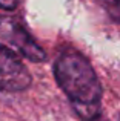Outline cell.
Instances as JSON below:
<instances>
[{"label":"cell","instance_id":"cell-1","mask_svg":"<svg viewBox=\"0 0 120 121\" xmlns=\"http://www.w3.org/2000/svg\"><path fill=\"white\" fill-rule=\"evenodd\" d=\"M54 77L75 113L85 121H96L102 107V84L92 65L75 49H65L54 63Z\"/></svg>","mask_w":120,"mask_h":121},{"label":"cell","instance_id":"cell-2","mask_svg":"<svg viewBox=\"0 0 120 121\" xmlns=\"http://www.w3.org/2000/svg\"><path fill=\"white\" fill-rule=\"evenodd\" d=\"M0 37L31 61L39 63L46 60V54L42 46L31 37V34L17 18L8 15L0 17Z\"/></svg>","mask_w":120,"mask_h":121},{"label":"cell","instance_id":"cell-3","mask_svg":"<svg viewBox=\"0 0 120 121\" xmlns=\"http://www.w3.org/2000/svg\"><path fill=\"white\" fill-rule=\"evenodd\" d=\"M31 74L9 48L0 44V91L20 92L29 87Z\"/></svg>","mask_w":120,"mask_h":121},{"label":"cell","instance_id":"cell-4","mask_svg":"<svg viewBox=\"0 0 120 121\" xmlns=\"http://www.w3.org/2000/svg\"><path fill=\"white\" fill-rule=\"evenodd\" d=\"M103 5L109 17L120 23V0H103Z\"/></svg>","mask_w":120,"mask_h":121}]
</instances>
